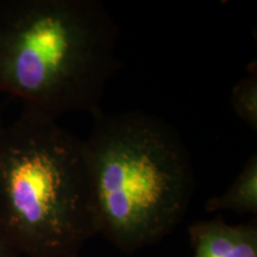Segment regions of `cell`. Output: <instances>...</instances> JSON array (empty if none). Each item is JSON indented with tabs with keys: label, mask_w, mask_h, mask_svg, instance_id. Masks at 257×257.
Here are the masks:
<instances>
[{
	"label": "cell",
	"mask_w": 257,
	"mask_h": 257,
	"mask_svg": "<svg viewBox=\"0 0 257 257\" xmlns=\"http://www.w3.org/2000/svg\"><path fill=\"white\" fill-rule=\"evenodd\" d=\"M83 140L98 234L133 253L186 216L195 181L188 150L167 121L138 111L93 115Z\"/></svg>",
	"instance_id": "cell-2"
},
{
	"label": "cell",
	"mask_w": 257,
	"mask_h": 257,
	"mask_svg": "<svg viewBox=\"0 0 257 257\" xmlns=\"http://www.w3.org/2000/svg\"><path fill=\"white\" fill-rule=\"evenodd\" d=\"M0 223L23 257L78 255L98 234L83 140L24 107L0 127Z\"/></svg>",
	"instance_id": "cell-3"
},
{
	"label": "cell",
	"mask_w": 257,
	"mask_h": 257,
	"mask_svg": "<svg viewBox=\"0 0 257 257\" xmlns=\"http://www.w3.org/2000/svg\"><path fill=\"white\" fill-rule=\"evenodd\" d=\"M68 257H83V256H81L80 253H78V255H73V256H68Z\"/></svg>",
	"instance_id": "cell-8"
},
{
	"label": "cell",
	"mask_w": 257,
	"mask_h": 257,
	"mask_svg": "<svg viewBox=\"0 0 257 257\" xmlns=\"http://www.w3.org/2000/svg\"><path fill=\"white\" fill-rule=\"evenodd\" d=\"M119 29L98 0H10L0 5V93L57 118L100 112L119 67Z\"/></svg>",
	"instance_id": "cell-1"
},
{
	"label": "cell",
	"mask_w": 257,
	"mask_h": 257,
	"mask_svg": "<svg viewBox=\"0 0 257 257\" xmlns=\"http://www.w3.org/2000/svg\"><path fill=\"white\" fill-rule=\"evenodd\" d=\"M210 213L231 211L238 214H257V156L246 160L238 175L224 193L211 198L205 205Z\"/></svg>",
	"instance_id": "cell-5"
},
{
	"label": "cell",
	"mask_w": 257,
	"mask_h": 257,
	"mask_svg": "<svg viewBox=\"0 0 257 257\" xmlns=\"http://www.w3.org/2000/svg\"><path fill=\"white\" fill-rule=\"evenodd\" d=\"M0 257H23L0 223Z\"/></svg>",
	"instance_id": "cell-7"
},
{
	"label": "cell",
	"mask_w": 257,
	"mask_h": 257,
	"mask_svg": "<svg viewBox=\"0 0 257 257\" xmlns=\"http://www.w3.org/2000/svg\"><path fill=\"white\" fill-rule=\"evenodd\" d=\"M3 124H4V123H3L2 119H0V127H2V125H3Z\"/></svg>",
	"instance_id": "cell-9"
},
{
	"label": "cell",
	"mask_w": 257,
	"mask_h": 257,
	"mask_svg": "<svg viewBox=\"0 0 257 257\" xmlns=\"http://www.w3.org/2000/svg\"><path fill=\"white\" fill-rule=\"evenodd\" d=\"M230 104L234 114L251 130H257V69L256 63L250 64V69L231 91Z\"/></svg>",
	"instance_id": "cell-6"
},
{
	"label": "cell",
	"mask_w": 257,
	"mask_h": 257,
	"mask_svg": "<svg viewBox=\"0 0 257 257\" xmlns=\"http://www.w3.org/2000/svg\"><path fill=\"white\" fill-rule=\"evenodd\" d=\"M192 257H257V225H233L218 217L189 227Z\"/></svg>",
	"instance_id": "cell-4"
}]
</instances>
